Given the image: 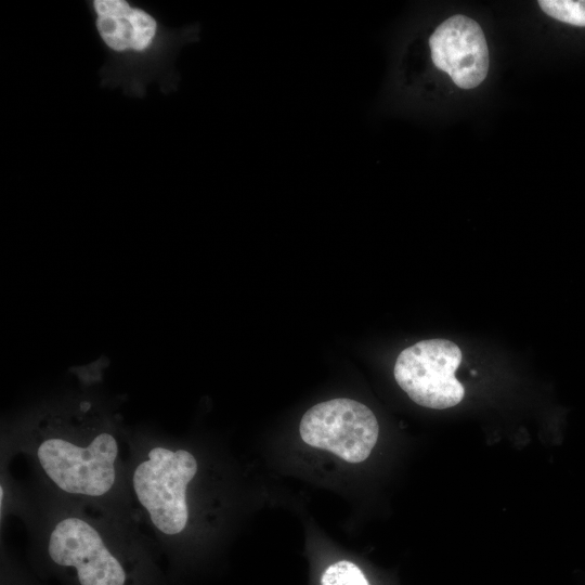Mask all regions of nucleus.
<instances>
[{"mask_svg": "<svg viewBox=\"0 0 585 585\" xmlns=\"http://www.w3.org/2000/svg\"><path fill=\"white\" fill-rule=\"evenodd\" d=\"M118 442L107 430L86 439L52 434L37 446V458L44 474L61 491L79 496L99 497L116 481Z\"/></svg>", "mask_w": 585, "mask_h": 585, "instance_id": "obj_1", "label": "nucleus"}, {"mask_svg": "<svg viewBox=\"0 0 585 585\" xmlns=\"http://www.w3.org/2000/svg\"><path fill=\"white\" fill-rule=\"evenodd\" d=\"M197 472V461L183 448H150L132 473V487L152 524L164 535H179L187 524V486Z\"/></svg>", "mask_w": 585, "mask_h": 585, "instance_id": "obj_2", "label": "nucleus"}, {"mask_svg": "<svg viewBox=\"0 0 585 585\" xmlns=\"http://www.w3.org/2000/svg\"><path fill=\"white\" fill-rule=\"evenodd\" d=\"M461 351L446 339L422 340L404 349L394 364V378L416 404L445 410L457 405L465 395L455 377Z\"/></svg>", "mask_w": 585, "mask_h": 585, "instance_id": "obj_3", "label": "nucleus"}, {"mask_svg": "<svg viewBox=\"0 0 585 585\" xmlns=\"http://www.w3.org/2000/svg\"><path fill=\"white\" fill-rule=\"evenodd\" d=\"M299 431L307 444L358 464L369 456L378 439L379 426L366 405L338 398L309 408L301 418Z\"/></svg>", "mask_w": 585, "mask_h": 585, "instance_id": "obj_4", "label": "nucleus"}, {"mask_svg": "<svg viewBox=\"0 0 585 585\" xmlns=\"http://www.w3.org/2000/svg\"><path fill=\"white\" fill-rule=\"evenodd\" d=\"M48 552L55 564L74 568L80 585H125L122 564L96 528L82 518L70 516L55 523Z\"/></svg>", "mask_w": 585, "mask_h": 585, "instance_id": "obj_5", "label": "nucleus"}, {"mask_svg": "<svg viewBox=\"0 0 585 585\" xmlns=\"http://www.w3.org/2000/svg\"><path fill=\"white\" fill-rule=\"evenodd\" d=\"M433 65L461 89H473L489 72V49L480 25L456 14L442 22L429 37Z\"/></svg>", "mask_w": 585, "mask_h": 585, "instance_id": "obj_6", "label": "nucleus"}, {"mask_svg": "<svg viewBox=\"0 0 585 585\" xmlns=\"http://www.w3.org/2000/svg\"><path fill=\"white\" fill-rule=\"evenodd\" d=\"M93 6L100 36L113 50L142 51L151 44L157 24L148 13L123 0H95Z\"/></svg>", "mask_w": 585, "mask_h": 585, "instance_id": "obj_7", "label": "nucleus"}, {"mask_svg": "<svg viewBox=\"0 0 585 585\" xmlns=\"http://www.w3.org/2000/svg\"><path fill=\"white\" fill-rule=\"evenodd\" d=\"M541 9L549 16L575 26H585V0H540Z\"/></svg>", "mask_w": 585, "mask_h": 585, "instance_id": "obj_8", "label": "nucleus"}, {"mask_svg": "<svg viewBox=\"0 0 585 585\" xmlns=\"http://www.w3.org/2000/svg\"><path fill=\"white\" fill-rule=\"evenodd\" d=\"M321 585H369L361 569L342 560L330 564L321 577Z\"/></svg>", "mask_w": 585, "mask_h": 585, "instance_id": "obj_9", "label": "nucleus"}]
</instances>
